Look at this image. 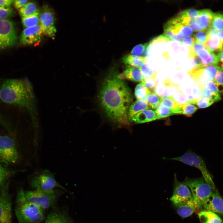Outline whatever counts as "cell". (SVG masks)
Returning <instances> with one entry per match:
<instances>
[{
	"instance_id": "8fae6325",
	"label": "cell",
	"mask_w": 223,
	"mask_h": 223,
	"mask_svg": "<svg viewBox=\"0 0 223 223\" xmlns=\"http://www.w3.org/2000/svg\"><path fill=\"white\" fill-rule=\"evenodd\" d=\"M55 21L53 10L47 5L44 6L40 12L39 18V25L43 34L50 37H54L56 33Z\"/></svg>"
},
{
	"instance_id": "4316f807",
	"label": "cell",
	"mask_w": 223,
	"mask_h": 223,
	"mask_svg": "<svg viewBox=\"0 0 223 223\" xmlns=\"http://www.w3.org/2000/svg\"><path fill=\"white\" fill-rule=\"evenodd\" d=\"M123 62L126 65L139 68L146 62V58L144 56L128 55L122 58Z\"/></svg>"
},
{
	"instance_id": "7bdbcfd3",
	"label": "cell",
	"mask_w": 223,
	"mask_h": 223,
	"mask_svg": "<svg viewBox=\"0 0 223 223\" xmlns=\"http://www.w3.org/2000/svg\"><path fill=\"white\" fill-rule=\"evenodd\" d=\"M148 43L137 45L132 49L131 53L133 55L141 56L145 52Z\"/></svg>"
},
{
	"instance_id": "4dcf8cb0",
	"label": "cell",
	"mask_w": 223,
	"mask_h": 223,
	"mask_svg": "<svg viewBox=\"0 0 223 223\" xmlns=\"http://www.w3.org/2000/svg\"><path fill=\"white\" fill-rule=\"evenodd\" d=\"M160 104L171 109L175 114H181L180 106L172 97L162 98Z\"/></svg>"
},
{
	"instance_id": "b9f144b4",
	"label": "cell",
	"mask_w": 223,
	"mask_h": 223,
	"mask_svg": "<svg viewBox=\"0 0 223 223\" xmlns=\"http://www.w3.org/2000/svg\"><path fill=\"white\" fill-rule=\"evenodd\" d=\"M151 92L154 93L157 85L156 77L144 78L142 82Z\"/></svg>"
},
{
	"instance_id": "7c38bea8",
	"label": "cell",
	"mask_w": 223,
	"mask_h": 223,
	"mask_svg": "<svg viewBox=\"0 0 223 223\" xmlns=\"http://www.w3.org/2000/svg\"><path fill=\"white\" fill-rule=\"evenodd\" d=\"M174 174L173 193L170 200L175 205L194 199L188 187L184 182L179 181Z\"/></svg>"
},
{
	"instance_id": "f6af8a7d",
	"label": "cell",
	"mask_w": 223,
	"mask_h": 223,
	"mask_svg": "<svg viewBox=\"0 0 223 223\" xmlns=\"http://www.w3.org/2000/svg\"><path fill=\"white\" fill-rule=\"evenodd\" d=\"M214 102L209 100L202 97L195 101V104H196L199 108H204L208 107L212 104Z\"/></svg>"
},
{
	"instance_id": "f546056e",
	"label": "cell",
	"mask_w": 223,
	"mask_h": 223,
	"mask_svg": "<svg viewBox=\"0 0 223 223\" xmlns=\"http://www.w3.org/2000/svg\"><path fill=\"white\" fill-rule=\"evenodd\" d=\"M40 14L39 11L31 15L22 17V22L23 26L26 28L39 25Z\"/></svg>"
},
{
	"instance_id": "3957f363",
	"label": "cell",
	"mask_w": 223,
	"mask_h": 223,
	"mask_svg": "<svg viewBox=\"0 0 223 223\" xmlns=\"http://www.w3.org/2000/svg\"><path fill=\"white\" fill-rule=\"evenodd\" d=\"M15 212L19 223H39L44 218L43 209L27 201L22 189L17 194Z\"/></svg>"
},
{
	"instance_id": "c3c4849f",
	"label": "cell",
	"mask_w": 223,
	"mask_h": 223,
	"mask_svg": "<svg viewBox=\"0 0 223 223\" xmlns=\"http://www.w3.org/2000/svg\"><path fill=\"white\" fill-rule=\"evenodd\" d=\"M189 17L193 18L198 16L200 13V10H197L193 9H189L183 11Z\"/></svg>"
},
{
	"instance_id": "6da1fadb",
	"label": "cell",
	"mask_w": 223,
	"mask_h": 223,
	"mask_svg": "<svg viewBox=\"0 0 223 223\" xmlns=\"http://www.w3.org/2000/svg\"><path fill=\"white\" fill-rule=\"evenodd\" d=\"M118 74L111 71L103 79L98 94L99 105L107 118L118 125L128 126L129 108L133 100L130 89Z\"/></svg>"
},
{
	"instance_id": "cb8c5ba5",
	"label": "cell",
	"mask_w": 223,
	"mask_h": 223,
	"mask_svg": "<svg viewBox=\"0 0 223 223\" xmlns=\"http://www.w3.org/2000/svg\"><path fill=\"white\" fill-rule=\"evenodd\" d=\"M150 109L145 99L137 100L131 104L128 110V117L130 122L134 116L140 112Z\"/></svg>"
},
{
	"instance_id": "74e56055",
	"label": "cell",
	"mask_w": 223,
	"mask_h": 223,
	"mask_svg": "<svg viewBox=\"0 0 223 223\" xmlns=\"http://www.w3.org/2000/svg\"><path fill=\"white\" fill-rule=\"evenodd\" d=\"M180 106L182 110L181 114L187 116H190L198 109V107L194 104L190 103Z\"/></svg>"
},
{
	"instance_id": "f1b7e54d",
	"label": "cell",
	"mask_w": 223,
	"mask_h": 223,
	"mask_svg": "<svg viewBox=\"0 0 223 223\" xmlns=\"http://www.w3.org/2000/svg\"><path fill=\"white\" fill-rule=\"evenodd\" d=\"M39 11L36 3L33 2L27 3L19 10V13L22 17L31 15Z\"/></svg>"
},
{
	"instance_id": "7dc6e473",
	"label": "cell",
	"mask_w": 223,
	"mask_h": 223,
	"mask_svg": "<svg viewBox=\"0 0 223 223\" xmlns=\"http://www.w3.org/2000/svg\"><path fill=\"white\" fill-rule=\"evenodd\" d=\"M195 38L193 36H188L182 39L181 42L189 47L192 46L195 42Z\"/></svg>"
},
{
	"instance_id": "ee69618b",
	"label": "cell",
	"mask_w": 223,
	"mask_h": 223,
	"mask_svg": "<svg viewBox=\"0 0 223 223\" xmlns=\"http://www.w3.org/2000/svg\"><path fill=\"white\" fill-rule=\"evenodd\" d=\"M195 42L204 44L207 41L208 35L207 31H202L196 33L193 36Z\"/></svg>"
},
{
	"instance_id": "7402d4cb",
	"label": "cell",
	"mask_w": 223,
	"mask_h": 223,
	"mask_svg": "<svg viewBox=\"0 0 223 223\" xmlns=\"http://www.w3.org/2000/svg\"><path fill=\"white\" fill-rule=\"evenodd\" d=\"M118 76L122 80L126 79L136 82H142L144 78L140 69L133 67L127 68Z\"/></svg>"
},
{
	"instance_id": "484cf974",
	"label": "cell",
	"mask_w": 223,
	"mask_h": 223,
	"mask_svg": "<svg viewBox=\"0 0 223 223\" xmlns=\"http://www.w3.org/2000/svg\"><path fill=\"white\" fill-rule=\"evenodd\" d=\"M198 216L201 223H223L222 219L217 214L208 211H200Z\"/></svg>"
},
{
	"instance_id": "9c48e42d",
	"label": "cell",
	"mask_w": 223,
	"mask_h": 223,
	"mask_svg": "<svg viewBox=\"0 0 223 223\" xmlns=\"http://www.w3.org/2000/svg\"><path fill=\"white\" fill-rule=\"evenodd\" d=\"M30 184L35 190L44 191H51L57 187L66 190L56 182L53 174L48 170L43 171L33 176L31 179Z\"/></svg>"
},
{
	"instance_id": "e575fe53",
	"label": "cell",
	"mask_w": 223,
	"mask_h": 223,
	"mask_svg": "<svg viewBox=\"0 0 223 223\" xmlns=\"http://www.w3.org/2000/svg\"><path fill=\"white\" fill-rule=\"evenodd\" d=\"M155 111L158 119L176 114L171 109L160 104L157 107Z\"/></svg>"
},
{
	"instance_id": "f5cc1de1",
	"label": "cell",
	"mask_w": 223,
	"mask_h": 223,
	"mask_svg": "<svg viewBox=\"0 0 223 223\" xmlns=\"http://www.w3.org/2000/svg\"><path fill=\"white\" fill-rule=\"evenodd\" d=\"M219 62L220 63L221 66L220 67L223 69V51H221L218 55Z\"/></svg>"
},
{
	"instance_id": "44dd1931",
	"label": "cell",
	"mask_w": 223,
	"mask_h": 223,
	"mask_svg": "<svg viewBox=\"0 0 223 223\" xmlns=\"http://www.w3.org/2000/svg\"><path fill=\"white\" fill-rule=\"evenodd\" d=\"M158 119L155 110L151 109L144 110L140 112L131 119V121L135 124H141Z\"/></svg>"
},
{
	"instance_id": "836d02e7",
	"label": "cell",
	"mask_w": 223,
	"mask_h": 223,
	"mask_svg": "<svg viewBox=\"0 0 223 223\" xmlns=\"http://www.w3.org/2000/svg\"><path fill=\"white\" fill-rule=\"evenodd\" d=\"M162 99V97L155 93L151 92L146 96L145 100L151 109H156L160 104Z\"/></svg>"
},
{
	"instance_id": "4fadbf2b",
	"label": "cell",
	"mask_w": 223,
	"mask_h": 223,
	"mask_svg": "<svg viewBox=\"0 0 223 223\" xmlns=\"http://www.w3.org/2000/svg\"><path fill=\"white\" fill-rule=\"evenodd\" d=\"M7 184L0 194V223H12L11 204Z\"/></svg>"
},
{
	"instance_id": "9f6ffc18",
	"label": "cell",
	"mask_w": 223,
	"mask_h": 223,
	"mask_svg": "<svg viewBox=\"0 0 223 223\" xmlns=\"http://www.w3.org/2000/svg\"><path fill=\"white\" fill-rule=\"evenodd\" d=\"M4 181H2L0 180V187H1V186H2V184H3V183H4Z\"/></svg>"
},
{
	"instance_id": "db71d44e",
	"label": "cell",
	"mask_w": 223,
	"mask_h": 223,
	"mask_svg": "<svg viewBox=\"0 0 223 223\" xmlns=\"http://www.w3.org/2000/svg\"><path fill=\"white\" fill-rule=\"evenodd\" d=\"M218 35L220 40L223 42V29L219 31Z\"/></svg>"
},
{
	"instance_id": "f907efd6",
	"label": "cell",
	"mask_w": 223,
	"mask_h": 223,
	"mask_svg": "<svg viewBox=\"0 0 223 223\" xmlns=\"http://www.w3.org/2000/svg\"><path fill=\"white\" fill-rule=\"evenodd\" d=\"M27 0H13V5L16 9H20L28 2Z\"/></svg>"
},
{
	"instance_id": "8d00e7d4",
	"label": "cell",
	"mask_w": 223,
	"mask_h": 223,
	"mask_svg": "<svg viewBox=\"0 0 223 223\" xmlns=\"http://www.w3.org/2000/svg\"><path fill=\"white\" fill-rule=\"evenodd\" d=\"M172 98L180 105L190 103L184 92L181 89L177 91Z\"/></svg>"
},
{
	"instance_id": "30bf717a",
	"label": "cell",
	"mask_w": 223,
	"mask_h": 223,
	"mask_svg": "<svg viewBox=\"0 0 223 223\" xmlns=\"http://www.w3.org/2000/svg\"><path fill=\"white\" fill-rule=\"evenodd\" d=\"M18 157L13 139L7 136H0V161L7 164L15 163Z\"/></svg>"
},
{
	"instance_id": "11a10c76",
	"label": "cell",
	"mask_w": 223,
	"mask_h": 223,
	"mask_svg": "<svg viewBox=\"0 0 223 223\" xmlns=\"http://www.w3.org/2000/svg\"><path fill=\"white\" fill-rule=\"evenodd\" d=\"M221 51H223V42H221Z\"/></svg>"
},
{
	"instance_id": "bcb514c9",
	"label": "cell",
	"mask_w": 223,
	"mask_h": 223,
	"mask_svg": "<svg viewBox=\"0 0 223 223\" xmlns=\"http://www.w3.org/2000/svg\"><path fill=\"white\" fill-rule=\"evenodd\" d=\"M11 172L0 164V180L4 181L11 175Z\"/></svg>"
},
{
	"instance_id": "5b68a950",
	"label": "cell",
	"mask_w": 223,
	"mask_h": 223,
	"mask_svg": "<svg viewBox=\"0 0 223 223\" xmlns=\"http://www.w3.org/2000/svg\"><path fill=\"white\" fill-rule=\"evenodd\" d=\"M170 160L180 161L195 167L200 170L203 177L214 190H216L212 179V176L208 170L203 159L191 151H188L180 156L172 158Z\"/></svg>"
},
{
	"instance_id": "7a4b0ae2",
	"label": "cell",
	"mask_w": 223,
	"mask_h": 223,
	"mask_svg": "<svg viewBox=\"0 0 223 223\" xmlns=\"http://www.w3.org/2000/svg\"><path fill=\"white\" fill-rule=\"evenodd\" d=\"M0 99L6 103L27 108L30 113L35 126H37L35 96L28 80L9 79L5 80L0 88Z\"/></svg>"
},
{
	"instance_id": "681fc988",
	"label": "cell",
	"mask_w": 223,
	"mask_h": 223,
	"mask_svg": "<svg viewBox=\"0 0 223 223\" xmlns=\"http://www.w3.org/2000/svg\"><path fill=\"white\" fill-rule=\"evenodd\" d=\"M165 88V85L162 82L157 85L154 93L162 98Z\"/></svg>"
},
{
	"instance_id": "277c9868",
	"label": "cell",
	"mask_w": 223,
	"mask_h": 223,
	"mask_svg": "<svg viewBox=\"0 0 223 223\" xmlns=\"http://www.w3.org/2000/svg\"><path fill=\"white\" fill-rule=\"evenodd\" d=\"M189 188L194 199L199 208L203 207L208 197L215 191L203 177L191 178L187 177L183 181Z\"/></svg>"
},
{
	"instance_id": "816d5d0a",
	"label": "cell",
	"mask_w": 223,
	"mask_h": 223,
	"mask_svg": "<svg viewBox=\"0 0 223 223\" xmlns=\"http://www.w3.org/2000/svg\"><path fill=\"white\" fill-rule=\"evenodd\" d=\"M13 2L11 0H0V7H10Z\"/></svg>"
},
{
	"instance_id": "2e32d148",
	"label": "cell",
	"mask_w": 223,
	"mask_h": 223,
	"mask_svg": "<svg viewBox=\"0 0 223 223\" xmlns=\"http://www.w3.org/2000/svg\"><path fill=\"white\" fill-rule=\"evenodd\" d=\"M184 25L176 17L172 18L164 25V35L170 41L181 42L183 38L181 36V33Z\"/></svg>"
},
{
	"instance_id": "ac0fdd59",
	"label": "cell",
	"mask_w": 223,
	"mask_h": 223,
	"mask_svg": "<svg viewBox=\"0 0 223 223\" xmlns=\"http://www.w3.org/2000/svg\"><path fill=\"white\" fill-rule=\"evenodd\" d=\"M195 54L201 67L217 65L218 63V56L209 51L206 48L197 50L195 52Z\"/></svg>"
},
{
	"instance_id": "8992f818",
	"label": "cell",
	"mask_w": 223,
	"mask_h": 223,
	"mask_svg": "<svg viewBox=\"0 0 223 223\" xmlns=\"http://www.w3.org/2000/svg\"><path fill=\"white\" fill-rule=\"evenodd\" d=\"M24 196L27 201L43 209L54 205L57 193L54 190L44 191L35 190L24 191Z\"/></svg>"
},
{
	"instance_id": "52a82bcc",
	"label": "cell",
	"mask_w": 223,
	"mask_h": 223,
	"mask_svg": "<svg viewBox=\"0 0 223 223\" xmlns=\"http://www.w3.org/2000/svg\"><path fill=\"white\" fill-rule=\"evenodd\" d=\"M220 68L217 65L196 67L189 70L187 72L195 85L201 87L204 86L207 82L214 80L216 72Z\"/></svg>"
},
{
	"instance_id": "5bb4252c",
	"label": "cell",
	"mask_w": 223,
	"mask_h": 223,
	"mask_svg": "<svg viewBox=\"0 0 223 223\" xmlns=\"http://www.w3.org/2000/svg\"><path fill=\"white\" fill-rule=\"evenodd\" d=\"M214 13L209 9L200 10L198 16L191 18L189 26L195 31L207 30L211 27Z\"/></svg>"
},
{
	"instance_id": "d6986e66",
	"label": "cell",
	"mask_w": 223,
	"mask_h": 223,
	"mask_svg": "<svg viewBox=\"0 0 223 223\" xmlns=\"http://www.w3.org/2000/svg\"><path fill=\"white\" fill-rule=\"evenodd\" d=\"M177 214L183 218L191 215L197 209L199 208L194 199H192L176 205Z\"/></svg>"
},
{
	"instance_id": "60d3db41",
	"label": "cell",
	"mask_w": 223,
	"mask_h": 223,
	"mask_svg": "<svg viewBox=\"0 0 223 223\" xmlns=\"http://www.w3.org/2000/svg\"><path fill=\"white\" fill-rule=\"evenodd\" d=\"M221 93H223V69L220 67L214 80Z\"/></svg>"
},
{
	"instance_id": "d6a6232c",
	"label": "cell",
	"mask_w": 223,
	"mask_h": 223,
	"mask_svg": "<svg viewBox=\"0 0 223 223\" xmlns=\"http://www.w3.org/2000/svg\"><path fill=\"white\" fill-rule=\"evenodd\" d=\"M204 86L214 96L215 102H217L221 100V93L214 81L207 82Z\"/></svg>"
},
{
	"instance_id": "83f0119b",
	"label": "cell",
	"mask_w": 223,
	"mask_h": 223,
	"mask_svg": "<svg viewBox=\"0 0 223 223\" xmlns=\"http://www.w3.org/2000/svg\"><path fill=\"white\" fill-rule=\"evenodd\" d=\"M163 82L165 85V88L162 98L172 97L174 94L180 89L170 78L166 79Z\"/></svg>"
},
{
	"instance_id": "ab89813d",
	"label": "cell",
	"mask_w": 223,
	"mask_h": 223,
	"mask_svg": "<svg viewBox=\"0 0 223 223\" xmlns=\"http://www.w3.org/2000/svg\"><path fill=\"white\" fill-rule=\"evenodd\" d=\"M15 12L10 7H0V20L8 19L13 16Z\"/></svg>"
},
{
	"instance_id": "603a6c76",
	"label": "cell",
	"mask_w": 223,
	"mask_h": 223,
	"mask_svg": "<svg viewBox=\"0 0 223 223\" xmlns=\"http://www.w3.org/2000/svg\"><path fill=\"white\" fill-rule=\"evenodd\" d=\"M221 42L217 35L212 34L208 35V40L203 44L208 50L218 56L221 52Z\"/></svg>"
},
{
	"instance_id": "9a60e30c",
	"label": "cell",
	"mask_w": 223,
	"mask_h": 223,
	"mask_svg": "<svg viewBox=\"0 0 223 223\" xmlns=\"http://www.w3.org/2000/svg\"><path fill=\"white\" fill-rule=\"evenodd\" d=\"M43 34L39 24L25 28L21 34L20 40L24 45H36L40 42Z\"/></svg>"
},
{
	"instance_id": "f35d334b",
	"label": "cell",
	"mask_w": 223,
	"mask_h": 223,
	"mask_svg": "<svg viewBox=\"0 0 223 223\" xmlns=\"http://www.w3.org/2000/svg\"><path fill=\"white\" fill-rule=\"evenodd\" d=\"M139 69L144 78L156 77L157 73L151 69L146 62L142 65Z\"/></svg>"
},
{
	"instance_id": "ffe728a7",
	"label": "cell",
	"mask_w": 223,
	"mask_h": 223,
	"mask_svg": "<svg viewBox=\"0 0 223 223\" xmlns=\"http://www.w3.org/2000/svg\"><path fill=\"white\" fill-rule=\"evenodd\" d=\"M168 46V51L173 57H188L189 48L182 43L178 42L172 41Z\"/></svg>"
},
{
	"instance_id": "d4e9b609",
	"label": "cell",
	"mask_w": 223,
	"mask_h": 223,
	"mask_svg": "<svg viewBox=\"0 0 223 223\" xmlns=\"http://www.w3.org/2000/svg\"><path fill=\"white\" fill-rule=\"evenodd\" d=\"M44 223H72V221L67 214L58 212H54L48 215Z\"/></svg>"
},
{
	"instance_id": "d590c367",
	"label": "cell",
	"mask_w": 223,
	"mask_h": 223,
	"mask_svg": "<svg viewBox=\"0 0 223 223\" xmlns=\"http://www.w3.org/2000/svg\"><path fill=\"white\" fill-rule=\"evenodd\" d=\"M211 27L217 30L223 29V14L214 13Z\"/></svg>"
},
{
	"instance_id": "ba28073f",
	"label": "cell",
	"mask_w": 223,
	"mask_h": 223,
	"mask_svg": "<svg viewBox=\"0 0 223 223\" xmlns=\"http://www.w3.org/2000/svg\"><path fill=\"white\" fill-rule=\"evenodd\" d=\"M17 40L14 22L9 19L0 20V50L13 46Z\"/></svg>"
},
{
	"instance_id": "1f68e13d",
	"label": "cell",
	"mask_w": 223,
	"mask_h": 223,
	"mask_svg": "<svg viewBox=\"0 0 223 223\" xmlns=\"http://www.w3.org/2000/svg\"><path fill=\"white\" fill-rule=\"evenodd\" d=\"M151 92L142 82L138 84L135 90V95L137 100L145 99Z\"/></svg>"
},
{
	"instance_id": "e0dca14e",
	"label": "cell",
	"mask_w": 223,
	"mask_h": 223,
	"mask_svg": "<svg viewBox=\"0 0 223 223\" xmlns=\"http://www.w3.org/2000/svg\"><path fill=\"white\" fill-rule=\"evenodd\" d=\"M203 207L207 211L223 216V199L216 190L208 197Z\"/></svg>"
}]
</instances>
